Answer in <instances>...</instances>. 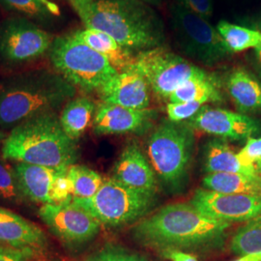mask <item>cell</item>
<instances>
[{
	"label": "cell",
	"instance_id": "1",
	"mask_svg": "<svg viewBox=\"0 0 261 261\" xmlns=\"http://www.w3.org/2000/svg\"><path fill=\"white\" fill-rule=\"evenodd\" d=\"M229 223L201 213L191 203L162 207L134 230L141 244L164 250H203L220 246Z\"/></svg>",
	"mask_w": 261,
	"mask_h": 261
},
{
	"label": "cell",
	"instance_id": "2",
	"mask_svg": "<svg viewBox=\"0 0 261 261\" xmlns=\"http://www.w3.org/2000/svg\"><path fill=\"white\" fill-rule=\"evenodd\" d=\"M73 6L85 28L103 31L133 51L162 47L165 42L162 21L139 0H92Z\"/></svg>",
	"mask_w": 261,
	"mask_h": 261
},
{
	"label": "cell",
	"instance_id": "3",
	"mask_svg": "<svg viewBox=\"0 0 261 261\" xmlns=\"http://www.w3.org/2000/svg\"><path fill=\"white\" fill-rule=\"evenodd\" d=\"M75 86L58 73L40 69L13 75L0 88V127L54 113L75 96Z\"/></svg>",
	"mask_w": 261,
	"mask_h": 261
},
{
	"label": "cell",
	"instance_id": "4",
	"mask_svg": "<svg viewBox=\"0 0 261 261\" xmlns=\"http://www.w3.org/2000/svg\"><path fill=\"white\" fill-rule=\"evenodd\" d=\"M2 156L17 163L68 168L77 160V148L54 112L35 116L14 127L3 141Z\"/></svg>",
	"mask_w": 261,
	"mask_h": 261
},
{
	"label": "cell",
	"instance_id": "5",
	"mask_svg": "<svg viewBox=\"0 0 261 261\" xmlns=\"http://www.w3.org/2000/svg\"><path fill=\"white\" fill-rule=\"evenodd\" d=\"M48 54L59 74L85 91H99L118 73L105 56L73 34L54 39Z\"/></svg>",
	"mask_w": 261,
	"mask_h": 261
},
{
	"label": "cell",
	"instance_id": "6",
	"mask_svg": "<svg viewBox=\"0 0 261 261\" xmlns=\"http://www.w3.org/2000/svg\"><path fill=\"white\" fill-rule=\"evenodd\" d=\"M194 136L186 124L165 120L148 139L150 161L161 180L171 189L182 185L192 158Z\"/></svg>",
	"mask_w": 261,
	"mask_h": 261
},
{
	"label": "cell",
	"instance_id": "7",
	"mask_svg": "<svg viewBox=\"0 0 261 261\" xmlns=\"http://www.w3.org/2000/svg\"><path fill=\"white\" fill-rule=\"evenodd\" d=\"M153 196L133 190L115 179L103 180L99 191L89 198L72 201L93 216L100 224L118 226L129 224L146 214Z\"/></svg>",
	"mask_w": 261,
	"mask_h": 261
},
{
	"label": "cell",
	"instance_id": "8",
	"mask_svg": "<svg viewBox=\"0 0 261 261\" xmlns=\"http://www.w3.org/2000/svg\"><path fill=\"white\" fill-rule=\"evenodd\" d=\"M127 69L138 72L146 80L154 93L168 100L181 84L207 73L163 46L140 50Z\"/></svg>",
	"mask_w": 261,
	"mask_h": 261
},
{
	"label": "cell",
	"instance_id": "9",
	"mask_svg": "<svg viewBox=\"0 0 261 261\" xmlns=\"http://www.w3.org/2000/svg\"><path fill=\"white\" fill-rule=\"evenodd\" d=\"M172 28L182 51L199 62L211 66L231 53L217 28L179 3L170 7Z\"/></svg>",
	"mask_w": 261,
	"mask_h": 261
},
{
	"label": "cell",
	"instance_id": "10",
	"mask_svg": "<svg viewBox=\"0 0 261 261\" xmlns=\"http://www.w3.org/2000/svg\"><path fill=\"white\" fill-rule=\"evenodd\" d=\"M54 37L31 19L13 17L0 21V60L19 65L49 50Z\"/></svg>",
	"mask_w": 261,
	"mask_h": 261
},
{
	"label": "cell",
	"instance_id": "11",
	"mask_svg": "<svg viewBox=\"0 0 261 261\" xmlns=\"http://www.w3.org/2000/svg\"><path fill=\"white\" fill-rule=\"evenodd\" d=\"M39 216L56 237L74 245L91 240L99 232L101 225L92 215L75 204L72 199L44 204L39 209Z\"/></svg>",
	"mask_w": 261,
	"mask_h": 261
},
{
	"label": "cell",
	"instance_id": "12",
	"mask_svg": "<svg viewBox=\"0 0 261 261\" xmlns=\"http://www.w3.org/2000/svg\"><path fill=\"white\" fill-rule=\"evenodd\" d=\"M190 203L201 213L226 223L249 222L261 215V196L198 189Z\"/></svg>",
	"mask_w": 261,
	"mask_h": 261
},
{
	"label": "cell",
	"instance_id": "13",
	"mask_svg": "<svg viewBox=\"0 0 261 261\" xmlns=\"http://www.w3.org/2000/svg\"><path fill=\"white\" fill-rule=\"evenodd\" d=\"M188 125L221 139L232 140L250 139L261 130L260 123L246 114L209 106H202Z\"/></svg>",
	"mask_w": 261,
	"mask_h": 261
},
{
	"label": "cell",
	"instance_id": "14",
	"mask_svg": "<svg viewBox=\"0 0 261 261\" xmlns=\"http://www.w3.org/2000/svg\"><path fill=\"white\" fill-rule=\"evenodd\" d=\"M157 113L152 110H135L102 103L94 116V130L98 135H121L148 129Z\"/></svg>",
	"mask_w": 261,
	"mask_h": 261
},
{
	"label": "cell",
	"instance_id": "15",
	"mask_svg": "<svg viewBox=\"0 0 261 261\" xmlns=\"http://www.w3.org/2000/svg\"><path fill=\"white\" fill-rule=\"evenodd\" d=\"M150 91L146 80L132 69L118 72L99 90L103 103L135 110L148 109Z\"/></svg>",
	"mask_w": 261,
	"mask_h": 261
},
{
	"label": "cell",
	"instance_id": "16",
	"mask_svg": "<svg viewBox=\"0 0 261 261\" xmlns=\"http://www.w3.org/2000/svg\"><path fill=\"white\" fill-rule=\"evenodd\" d=\"M113 179L141 193L154 196L156 178L154 170L135 143L127 145L113 168Z\"/></svg>",
	"mask_w": 261,
	"mask_h": 261
},
{
	"label": "cell",
	"instance_id": "17",
	"mask_svg": "<svg viewBox=\"0 0 261 261\" xmlns=\"http://www.w3.org/2000/svg\"><path fill=\"white\" fill-rule=\"evenodd\" d=\"M47 238L37 225L0 207V245L32 252L44 247Z\"/></svg>",
	"mask_w": 261,
	"mask_h": 261
},
{
	"label": "cell",
	"instance_id": "18",
	"mask_svg": "<svg viewBox=\"0 0 261 261\" xmlns=\"http://www.w3.org/2000/svg\"><path fill=\"white\" fill-rule=\"evenodd\" d=\"M15 171L23 196L33 202L53 204V186L59 168L17 163Z\"/></svg>",
	"mask_w": 261,
	"mask_h": 261
},
{
	"label": "cell",
	"instance_id": "19",
	"mask_svg": "<svg viewBox=\"0 0 261 261\" xmlns=\"http://www.w3.org/2000/svg\"><path fill=\"white\" fill-rule=\"evenodd\" d=\"M73 36L105 56L117 72L126 70L134 60L135 55H133V50L123 47L103 31L85 28L75 31Z\"/></svg>",
	"mask_w": 261,
	"mask_h": 261
},
{
	"label": "cell",
	"instance_id": "20",
	"mask_svg": "<svg viewBox=\"0 0 261 261\" xmlns=\"http://www.w3.org/2000/svg\"><path fill=\"white\" fill-rule=\"evenodd\" d=\"M226 90L240 113L261 111V84L249 72L238 68L226 77Z\"/></svg>",
	"mask_w": 261,
	"mask_h": 261
},
{
	"label": "cell",
	"instance_id": "21",
	"mask_svg": "<svg viewBox=\"0 0 261 261\" xmlns=\"http://www.w3.org/2000/svg\"><path fill=\"white\" fill-rule=\"evenodd\" d=\"M204 169L209 173L258 174L255 166H244L224 140H210L205 147Z\"/></svg>",
	"mask_w": 261,
	"mask_h": 261
},
{
	"label": "cell",
	"instance_id": "22",
	"mask_svg": "<svg viewBox=\"0 0 261 261\" xmlns=\"http://www.w3.org/2000/svg\"><path fill=\"white\" fill-rule=\"evenodd\" d=\"M169 103L179 102H222L221 84L218 79L206 73L205 75L195 76L181 84L168 98Z\"/></svg>",
	"mask_w": 261,
	"mask_h": 261
},
{
	"label": "cell",
	"instance_id": "23",
	"mask_svg": "<svg viewBox=\"0 0 261 261\" xmlns=\"http://www.w3.org/2000/svg\"><path fill=\"white\" fill-rule=\"evenodd\" d=\"M202 184L206 190L219 193L261 196L259 174L209 173Z\"/></svg>",
	"mask_w": 261,
	"mask_h": 261
},
{
	"label": "cell",
	"instance_id": "24",
	"mask_svg": "<svg viewBox=\"0 0 261 261\" xmlns=\"http://www.w3.org/2000/svg\"><path fill=\"white\" fill-rule=\"evenodd\" d=\"M96 106L87 97L81 96L73 98L66 103L59 121L66 135L73 140H76L91 123Z\"/></svg>",
	"mask_w": 261,
	"mask_h": 261
},
{
	"label": "cell",
	"instance_id": "25",
	"mask_svg": "<svg viewBox=\"0 0 261 261\" xmlns=\"http://www.w3.org/2000/svg\"><path fill=\"white\" fill-rule=\"evenodd\" d=\"M216 28L231 54L255 48L261 45V32L257 30L233 24L225 20H221Z\"/></svg>",
	"mask_w": 261,
	"mask_h": 261
},
{
	"label": "cell",
	"instance_id": "26",
	"mask_svg": "<svg viewBox=\"0 0 261 261\" xmlns=\"http://www.w3.org/2000/svg\"><path fill=\"white\" fill-rule=\"evenodd\" d=\"M0 4L8 11L37 21H47L60 15L58 5L49 0H0Z\"/></svg>",
	"mask_w": 261,
	"mask_h": 261
},
{
	"label": "cell",
	"instance_id": "27",
	"mask_svg": "<svg viewBox=\"0 0 261 261\" xmlns=\"http://www.w3.org/2000/svg\"><path fill=\"white\" fill-rule=\"evenodd\" d=\"M68 176L73 186V197L75 198L93 196L103 182V178L93 169L75 164L68 168Z\"/></svg>",
	"mask_w": 261,
	"mask_h": 261
},
{
	"label": "cell",
	"instance_id": "28",
	"mask_svg": "<svg viewBox=\"0 0 261 261\" xmlns=\"http://www.w3.org/2000/svg\"><path fill=\"white\" fill-rule=\"evenodd\" d=\"M230 249L241 256L261 252V215L249 221L236 231Z\"/></svg>",
	"mask_w": 261,
	"mask_h": 261
},
{
	"label": "cell",
	"instance_id": "29",
	"mask_svg": "<svg viewBox=\"0 0 261 261\" xmlns=\"http://www.w3.org/2000/svg\"><path fill=\"white\" fill-rule=\"evenodd\" d=\"M0 200L8 203H21L27 200L20 189L15 168L0 159Z\"/></svg>",
	"mask_w": 261,
	"mask_h": 261
},
{
	"label": "cell",
	"instance_id": "30",
	"mask_svg": "<svg viewBox=\"0 0 261 261\" xmlns=\"http://www.w3.org/2000/svg\"><path fill=\"white\" fill-rule=\"evenodd\" d=\"M86 261H149L138 253L124 248L108 245Z\"/></svg>",
	"mask_w": 261,
	"mask_h": 261
},
{
	"label": "cell",
	"instance_id": "31",
	"mask_svg": "<svg viewBox=\"0 0 261 261\" xmlns=\"http://www.w3.org/2000/svg\"><path fill=\"white\" fill-rule=\"evenodd\" d=\"M204 106L200 102H179L169 103L167 106L168 120L181 123L192 119L199 110Z\"/></svg>",
	"mask_w": 261,
	"mask_h": 261
},
{
	"label": "cell",
	"instance_id": "32",
	"mask_svg": "<svg viewBox=\"0 0 261 261\" xmlns=\"http://www.w3.org/2000/svg\"><path fill=\"white\" fill-rule=\"evenodd\" d=\"M68 168H59L56 172L53 186L54 203H61L73 199V186L68 176Z\"/></svg>",
	"mask_w": 261,
	"mask_h": 261
},
{
	"label": "cell",
	"instance_id": "33",
	"mask_svg": "<svg viewBox=\"0 0 261 261\" xmlns=\"http://www.w3.org/2000/svg\"><path fill=\"white\" fill-rule=\"evenodd\" d=\"M237 157L244 166H254L255 163L261 159V138L248 139L242 150L237 153Z\"/></svg>",
	"mask_w": 261,
	"mask_h": 261
},
{
	"label": "cell",
	"instance_id": "34",
	"mask_svg": "<svg viewBox=\"0 0 261 261\" xmlns=\"http://www.w3.org/2000/svg\"><path fill=\"white\" fill-rule=\"evenodd\" d=\"M178 3L202 19L208 20L213 15L212 0H178Z\"/></svg>",
	"mask_w": 261,
	"mask_h": 261
},
{
	"label": "cell",
	"instance_id": "35",
	"mask_svg": "<svg viewBox=\"0 0 261 261\" xmlns=\"http://www.w3.org/2000/svg\"><path fill=\"white\" fill-rule=\"evenodd\" d=\"M32 252L12 248H0V261H28Z\"/></svg>",
	"mask_w": 261,
	"mask_h": 261
},
{
	"label": "cell",
	"instance_id": "36",
	"mask_svg": "<svg viewBox=\"0 0 261 261\" xmlns=\"http://www.w3.org/2000/svg\"><path fill=\"white\" fill-rule=\"evenodd\" d=\"M162 254L171 261H198L192 254L178 250H164L162 251Z\"/></svg>",
	"mask_w": 261,
	"mask_h": 261
},
{
	"label": "cell",
	"instance_id": "37",
	"mask_svg": "<svg viewBox=\"0 0 261 261\" xmlns=\"http://www.w3.org/2000/svg\"><path fill=\"white\" fill-rule=\"evenodd\" d=\"M233 261H261V252L245 254V255H242L240 258Z\"/></svg>",
	"mask_w": 261,
	"mask_h": 261
},
{
	"label": "cell",
	"instance_id": "38",
	"mask_svg": "<svg viewBox=\"0 0 261 261\" xmlns=\"http://www.w3.org/2000/svg\"><path fill=\"white\" fill-rule=\"evenodd\" d=\"M254 50H255V55H256V57H257V59H258V61H259L261 65V45H259L257 47H255Z\"/></svg>",
	"mask_w": 261,
	"mask_h": 261
},
{
	"label": "cell",
	"instance_id": "39",
	"mask_svg": "<svg viewBox=\"0 0 261 261\" xmlns=\"http://www.w3.org/2000/svg\"><path fill=\"white\" fill-rule=\"evenodd\" d=\"M255 168H256V171H257V173L259 174L261 176V159L259 161H257L256 163H255Z\"/></svg>",
	"mask_w": 261,
	"mask_h": 261
},
{
	"label": "cell",
	"instance_id": "40",
	"mask_svg": "<svg viewBox=\"0 0 261 261\" xmlns=\"http://www.w3.org/2000/svg\"><path fill=\"white\" fill-rule=\"evenodd\" d=\"M139 1H141L143 3H149V4H153V5H156L160 2V0H139Z\"/></svg>",
	"mask_w": 261,
	"mask_h": 261
},
{
	"label": "cell",
	"instance_id": "41",
	"mask_svg": "<svg viewBox=\"0 0 261 261\" xmlns=\"http://www.w3.org/2000/svg\"><path fill=\"white\" fill-rule=\"evenodd\" d=\"M72 5H75L77 3H83V2H88V1H92V0H70Z\"/></svg>",
	"mask_w": 261,
	"mask_h": 261
},
{
	"label": "cell",
	"instance_id": "42",
	"mask_svg": "<svg viewBox=\"0 0 261 261\" xmlns=\"http://www.w3.org/2000/svg\"><path fill=\"white\" fill-rule=\"evenodd\" d=\"M2 140H4V135H3V134H2V132L0 130V144H1Z\"/></svg>",
	"mask_w": 261,
	"mask_h": 261
}]
</instances>
